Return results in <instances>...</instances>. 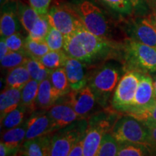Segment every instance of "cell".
Instances as JSON below:
<instances>
[{"instance_id":"cell-42","label":"cell","mask_w":156,"mask_h":156,"mask_svg":"<svg viewBox=\"0 0 156 156\" xmlns=\"http://www.w3.org/2000/svg\"><path fill=\"white\" fill-rule=\"evenodd\" d=\"M129 1L131 2L134 8H136V7H140L144 2V0H129Z\"/></svg>"},{"instance_id":"cell-14","label":"cell","mask_w":156,"mask_h":156,"mask_svg":"<svg viewBox=\"0 0 156 156\" xmlns=\"http://www.w3.org/2000/svg\"><path fill=\"white\" fill-rule=\"evenodd\" d=\"M46 113L53 122L56 131L66 127L79 120V118H82L67 103L53 105Z\"/></svg>"},{"instance_id":"cell-4","label":"cell","mask_w":156,"mask_h":156,"mask_svg":"<svg viewBox=\"0 0 156 156\" xmlns=\"http://www.w3.org/2000/svg\"><path fill=\"white\" fill-rule=\"evenodd\" d=\"M121 70L112 64H107L91 77L89 86L95 94L96 101L106 105L121 79Z\"/></svg>"},{"instance_id":"cell-3","label":"cell","mask_w":156,"mask_h":156,"mask_svg":"<svg viewBox=\"0 0 156 156\" xmlns=\"http://www.w3.org/2000/svg\"><path fill=\"white\" fill-rule=\"evenodd\" d=\"M111 133L119 143H136L144 145L152 153L148 128L143 123L129 115L121 117L114 123Z\"/></svg>"},{"instance_id":"cell-12","label":"cell","mask_w":156,"mask_h":156,"mask_svg":"<svg viewBox=\"0 0 156 156\" xmlns=\"http://www.w3.org/2000/svg\"><path fill=\"white\" fill-rule=\"evenodd\" d=\"M130 38L156 48V27L151 18L136 19L130 26Z\"/></svg>"},{"instance_id":"cell-24","label":"cell","mask_w":156,"mask_h":156,"mask_svg":"<svg viewBox=\"0 0 156 156\" xmlns=\"http://www.w3.org/2000/svg\"><path fill=\"white\" fill-rule=\"evenodd\" d=\"M39 83L38 81L30 79L21 90L20 104L32 112L36 109L35 103L38 95Z\"/></svg>"},{"instance_id":"cell-7","label":"cell","mask_w":156,"mask_h":156,"mask_svg":"<svg viewBox=\"0 0 156 156\" xmlns=\"http://www.w3.org/2000/svg\"><path fill=\"white\" fill-rule=\"evenodd\" d=\"M77 12L84 25L90 32L103 38H107L110 27L99 7L87 0H84L77 6Z\"/></svg>"},{"instance_id":"cell-19","label":"cell","mask_w":156,"mask_h":156,"mask_svg":"<svg viewBox=\"0 0 156 156\" xmlns=\"http://www.w3.org/2000/svg\"><path fill=\"white\" fill-rule=\"evenodd\" d=\"M49 78L52 85V94L55 101L60 97L68 94L72 90L64 67L53 70Z\"/></svg>"},{"instance_id":"cell-29","label":"cell","mask_w":156,"mask_h":156,"mask_svg":"<svg viewBox=\"0 0 156 156\" xmlns=\"http://www.w3.org/2000/svg\"><path fill=\"white\" fill-rule=\"evenodd\" d=\"M51 25L46 15H40L30 32L29 38L36 41H45Z\"/></svg>"},{"instance_id":"cell-21","label":"cell","mask_w":156,"mask_h":156,"mask_svg":"<svg viewBox=\"0 0 156 156\" xmlns=\"http://www.w3.org/2000/svg\"><path fill=\"white\" fill-rule=\"evenodd\" d=\"M30 79V73L25 65L12 68L6 77V87L22 90Z\"/></svg>"},{"instance_id":"cell-5","label":"cell","mask_w":156,"mask_h":156,"mask_svg":"<svg viewBox=\"0 0 156 156\" xmlns=\"http://www.w3.org/2000/svg\"><path fill=\"white\" fill-rule=\"evenodd\" d=\"M87 126L86 121H76L66 127L57 130L51 136L49 155H69L73 146L80 140L83 139Z\"/></svg>"},{"instance_id":"cell-40","label":"cell","mask_w":156,"mask_h":156,"mask_svg":"<svg viewBox=\"0 0 156 156\" xmlns=\"http://www.w3.org/2000/svg\"><path fill=\"white\" fill-rule=\"evenodd\" d=\"M9 51H10V50L6 44L5 39L1 38V41H0V60L2 59Z\"/></svg>"},{"instance_id":"cell-36","label":"cell","mask_w":156,"mask_h":156,"mask_svg":"<svg viewBox=\"0 0 156 156\" xmlns=\"http://www.w3.org/2000/svg\"><path fill=\"white\" fill-rule=\"evenodd\" d=\"M5 39L9 50L13 51H24L25 42L26 38H24L20 33L17 32Z\"/></svg>"},{"instance_id":"cell-35","label":"cell","mask_w":156,"mask_h":156,"mask_svg":"<svg viewBox=\"0 0 156 156\" xmlns=\"http://www.w3.org/2000/svg\"><path fill=\"white\" fill-rule=\"evenodd\" d=\"M102 1L108 7L120 14H130L134 8L129 0H102Z\"/></svg>"},{"instance_id":"cell-20","label":"cell","mask_w":156,"mask_h":156,"mask_svg":"<svg viewBox=\"0 0 156 156\" xmlns=\"http://www.w3.org/2000/svg\"><path fill=\"white\" fill-rule=\"evenodd\" d=\"M21 102V90L6 87L0 96L1 120L12 111L17 108Z\"/></svg>"},{"instance_id":"cell-32","label":"cell","mask_w":156,"mask_h":156,"mask_svg":"<svg viewBox=\"0 0 156 156\" xmlns=\"http://www.w3.org/2000/svg\"><path fill=\"white\" fill-rule=\"evenodd\" d=\"M28 56L24 51H10L8 54L1 59L2 67L10 69L20 65H24Z\"/></svg>"},{"instance_id":"cell-1","label":"cell","mask_w":156,"mask_h":156,"mask_svg":"<svg viewBox=\"0 0 156 156\" xmlns=\"http://www.w3.org/2000/svg\"><path fill=\"white\" fill-rule=\"evenodd\" d=\"M113 43L90 32L85 25L64 36V51L68 56L90 63L109 55L114 50Z\"/></svg>"},{"instance_id":"cell-43","label":"cell","mask_w":156,"mask_h":156,"mask_svg":"<svg viewBox=\"0 0 156 156\" xmlns=\"http://www.w3.org/2000/svg\"><path fill=\"white\" fill-rule=\"evenodd\" d=\"M151 19L152 20V21H153V23H154V25H155V26L156 27V9L155 10V12H154L153 15H152Z\"/></svg>"},{"instance_id":"cell-15","label":"cell","mask_w":156,"mask_h":156,"mask_svg":"<svg viewBox=\"0 0 156 156\" xmlns=\"http://www.w3.org/2000/svg\"><path fill=\"white\" fill-rule=\"evenodd\" d=\"M64 67L73 90H77L86 86L87 79L84 62L68 56Z\"/></svg>"},{"instance_id":"cell-30","label":"cell","mask_w":156,"mask_h":156,"mask_svg":"<svg viewBox=\"0 0 156 156\" xmlns=\"http://www.w3.org/2000/svg\"><path fill=\"white\" fill-rule=\"evenodd\" d=\"M119 143L114 137L111 132H107L103 135L100 147L98 151V156H115L117 155Z\"/></svg>"},{"instance_id":"cell-18","label":"cell","mask_w":156,"mask_h":156,"mask_svg":"<svg viewBox=\"0 0 156 156\" xmlns=\"http://www.w3.org/2000/svg\"><path fill=\"white\" fill-rule=\"evenodd\" d=\"M20 21L17 13V8L8 6L4 9L0 21V34L1 38H7L18 32L20 29Z\"/></svg>"},{"instance_id":"cell-17","label":"cell","mask_w":156,"mask_h":156,"mask_svg":"<svg viewBox=\"0 0 156 156\" xmlns=\"http://www.w3.org/2000/svg\"><path fill=\"white\" fill-rule=\"evenodd\" d=\"M27 131V122L10 129L4 132L2 134V142L7 145L9 155H16L25 141Z\"/></svg>"},{"instance_id":"cell-41","label":"cell","mask_w":156,"mask_h":156,"mask_svg":"<svg viewBox=\"0 0 156 156\" xmlns=\"http://www.w3.org/2000/svg\"><path fill=\"white\" fill-rule=\"evenodd\" d=\"M9 155V151L8 147H7V145H6L3 142L1 141V143H0V155L6 156Z\"/></svg>"},{"instance_id":"cell-23","label":"cell","mask_w":156,"mask_h":156,"mask_svg":"<svg viewBox=\"0 0 156 156\" xmlns=\"http://www.w3.org/2000/svg\"><path fill=\"white\" fill-rule=\"evenodd\" d=\"M17 13L21 25L27 32H30L39 15L31 6H28L22 2H17Z\"/></svg>"},{"instance_id":"cell-22","label":"cell","mask_w":156,"mask_h":156,"mask_svg":"<svg viewBox=\"0 0 156 156\" xmlns=\"http://www.w3.org/2000/svg\"><path fill=\"white\" fill-rule=\"evenodd\" d=\"M53 94L52 85L50 78H46L39 83L38 95L36 100V109H45L49 108L55 103Z\"/></svg>"},{"instance_id":"cell-33","label":"cell","mask_w":156,"mask_h":156,"mask_svg":"<svg viewBox=\"0 0 156 156\" xmlns=\"http://www.w3.org/2000/svg\"><path fill=\"white\" fill-rule=\"evenodd\" d=\"M126 115H129L140 122L143 123L147 127L156 125V102L153 106L145 110L140 112L132 113Z\"/></svg>"},{"instance_id":"cell-39","label":"cell","mask_w":156,"mask_h":156,"mask_svg":"<svg viewBox=\"0 0 156 156\" xmlns=\"http://www.w3.org/2000/svg\"><path fill=\"white\" fill-rule=\"evenodd\" d=\"M148 128L150 134V142H151V147L152 151L153 150H156V125L150 126Z\"/></svg>"},{"instance_id":"cell-34","label":"cell","mask_w":156,"mask_h":156,"mask_svg":"<svg viewBox=\"0 0 156 156\" xmlns=\"http://www.w3.org/2000/svg\"><path fill=\"white\" fill-rule=\"evenodd\" d=\"M50 51H60L64 48V36L54 27L51 26L45 39Z\"/></svg>"},{"instance_id":"cell-2","label":"cell","mask_w":156,"mask_h":156,"mask_svg":"<svg viewBox=\"0 0 156 156\" xmlns=\"http://www.w3.org/2000/svg\"><path fill=\"white\" fill-rule=\"evenodd\" d=\"M123 49L126 71L156 73V48L129 38L125 41Z\"/></svg>"},{"instance_id":"cell-10","label":"cell","mask_w":156,"mask_h":156,"mask_svg":"<svg viewBox=\"0 0 156 156\" xmlns=\"http://www.w3.org/2000/svg\"><path fill=\"white\" fill-rule=\"evenodd\" d=\"M110 129L107 119H96L89 124L83 140L84 156L97 155L103 136Z\"/></svg>"},{"instance_id":"cell-26","label":"cell","mask_w":156,"mask_h":156,"mask_svg":"<svg viewBox=\"0 0 156 156\" xmlns=\"http://www.w3.org/2000/svg\"><path fill=\"white\" fill-rule=\"evenodd\" d=\"M28 110L26 107L20 104L16 108L8 113L1 120L2 129H4L5 132L22 124Z\"/></svg>"},{"instance_id":"cell-11","label":"cell","mask_w":156,"mask_h":156,"mask_svg":"<svg viewBox=\"0 0 156 156\" xmlns=\"http://www.w3.org/2000/svg\"><path fill=\"white\" fill-rule=\"evenodd\" d=\"M67 95V103L81 117L88 114L94 108L96 98L90 86L86 85L77 90H72Z\"/></svg>"},{"instance_id":"cell-28","label":"cell","mask_w":156,"mask_h":156,"mask_svg":"<svg viewBox=\"0 0 156 156\" xmlns=\"http://www.w3.org/2000/svg\"><path fill=\"white\" fill-rule=\"evenodd\" d=\"M46 41H36L28 36L25 39L24 52L28 57L38 59L49 51Z\"/></svg>"},{"instance_id":"cell-37","label":"cell","mask_w":156,"mask_h":156,"mask_svg":"<svg viewBox=\"0 0 156 156\" xmlns=\"http://www.w3.org/2000/svg\"><path fill=\"white\" fill-rule=\"evenodd\" d=\"M51 0H29L30 5L39 15H46Z\"/></svg>"},{"instance_id":"cell-25","label":"cell","mask_w":156,"mask_h":156,"mask_svg":"<svg viewBox=\"0 0 156 156\" xmlns=\"http://www.w3.org/2000/svg\"><path fill=\"white\" fill-rule=\"evenodd\" d=\"M67 57V54L64 51H49L37 60H38L45 67L53 71L58 68L64 67Z\"/></svg>"},{"instance_id":"cell-9","label":"cell","mask_w":156,"mask_h":156,"mask_svg":"<svg viewBox=\"0 0 156 156\" xmlns=\"http://www.w3.org/2000/svg\"><path fill=\"white\" fill-rule=\"evenodd\" d=\"M155 102L156 97L153 79L148 74L142 73L133 102L125 114H132L145 110L153 106Z\"/></svg>"},{"instance_id":"cell-31","label":"cell","mask_w":156,"mask_h":156,"mask_svg":"<svg viewBox=\"0 0 156 156\" xmlns=\"http://www.w3.org/2000/svg\"><path fill=\"white\" fill-rule=\"evenodd\" d=\"M152 152L147 146L136 143H119L118 156H142L150 155Z\"/></svg>"},{"instance_id":"cell-6","label":"cell","mask_w":156,"mask_h":156,"mask_svg":"<svg viewBox=\"0 0 156 156\" xmlns=\"http://www.w3.org/2000/svg\"><path fill=\"white\" fill-rule=\"evenodd\" d=\"M141 75V73L135 70H127L122 76L112 98V106L114 108L125 113L131 106Z\"/></svg>"},{"instance_id":"cell-27","label":"cell","mask_w":156,"mask_h":156,"mask_svg":"<svg viewBox=\"0 0 156 156\" xmlns=\"http://www.w3.org/2000/svg\"><path fill=\"white\" fill-rule=\"evenodd\" d=\"M24 65L28 69L31 79L41 83L46 78L49 77L52 70L45 67L36 58L28 57L25 61Z\"/></svg>"},{"instance_id":"cell-38","label":"cell","mask_w":156,"mask_h":156,"mask_svg":"<svg viewBox=\"0 0 156 156\" xmlns=\"http://www.w3.org/2000/svg\"><path fill=\"white\" fill-rule=\"evenodd\" d=\"M83 139L80 140L73 146L69 155L70 156H82L84 155L83 151Z\"/></svg>"},{"instance_id":"cell-8","label":"cell","mask_w":156,"mask_h":156,"mask_svg":"<svg viewBox=\"0 0 156 156\" xmlns=\"http://www.w3.org/2000/svg\"><path fill=\"white\" fill-rule=\"evenodd\" d=\"M46 16L51 26L59 30L64 36L84 25L78 13L65 6H53L48 9Z\"/></svg>"},{"instance_id":"cell-44","label":"cell","mask_w":156,"mask_h":156,"mask_svg":"<svg viewBox=\"0 0 156 156\" xmlns=\"http://www.w3.org/2000/svg\"><path fill=\"white\" fill-rule=\"evenodd\" d=\"M153 85H154V90H155V97H156V77L154 78L153 80Z\"/></svg>"},{"instance_id":"cell-13","label":"cell","mask_w":156,"mask_h":156,"mask_svg":"<svg viewBox=\"0 0 156 156\" xmlns=\"http://www.w3.org/2000/svg\"><path fill=\"white\" fill-rule=\"evenodd\" d=\"M26 122L27 131L25 141L56 132L53 122L47 113H35Z\"/></svg>"},{"instance_id":"cell-16","label":"cell","mask_w":156,"mask_h":156,"mask_svg":"<svg viewBox=\"0 0 156 156\" xmlns=\"http://www.w3.org/2000/svg\"><path fill=\"white\" fill-rule=\"evenodd\" d=\"M51 135L37 136L26 140L20 148V155L27 156H46L50 155Z\"/></svg>"}]
</instances>
